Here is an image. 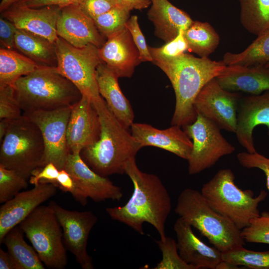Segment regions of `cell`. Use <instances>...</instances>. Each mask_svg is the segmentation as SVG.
Segmentation results:
<instances>
[{"label": "cell", "mask_w": 269, "mask_h": 269, "mask_svg": "<svg viewBox=\"0 0 269 269\" xmlns=\"http://www.w3.org/2000/svg\"><path fill=\"white\" fill-rule=\"evenodd\" d=\"M125 173L131 180L134 190L123 206L107 207L106 211L114 220L122 223L139 234H144L145 223L152 225L163 241L165 223L172 208L169 192L159 177L140 170L135 157L127 163Z\"/></svg>", "instance_id": "obj_1"}, {"label": "cell", "mask_w": 269, "mask_h": 269, "mask_svg": "<svg viewBox=\"0 0 269 269\" xmlns=\"http://www.w3.org/2000/svg\"><path fill=\"white\" fill-rule=\"evenodd\" d=\"M153 62L167 76L175 95V106L171 125L182 127L193 123L197 113L194 103L203 87L225 69L222 60L196 57L183 53L180 55L153 60Z\"/></svg>", "instance_id": "obj_2"}, {"label": "cell", "mask_w": 269, "mask_h": 269, "mask_svg": "<svg viewBox=\"0 0 269 269\" xmlns=\"http://www.w3.org/2000/svg\"><path fill=\"white\" fill-rule=\"evenodd\" d=\"M92 102L99 116L101 133L96 142L81 151V157L93 171L103 177L123 174L127 163L135 157L141 148L102 97Z\"/></svg>", "instance_id": "obj_3"}, {"label": "cell", "mask_w": 269, "mask_h": 269, "mask_svg": "<svg viewBox=\"0 0 269 269\" xmlns=\"http://www.w3.org/2000/svg\"><path fill=\"white\" fill-rule=\"evenodd\" d=\"M12 86L23 113L73 106L82 96L54 66H40L19 78Z\"/></svg>", "instance_id": "obj_4"}, {"label": "cell", "mask_w": 269, "mask_h": 269, "mask_svg": "<svg viewBox=\"0 0 269 269\" xmlns=\"http://www.w3.org/2000/svg\"><path fill=\"white\" fill-rule=\"evenodd\" d=\"M175 212L222 253L245 245L241 230L215 210L200 191L187 188L179 195Z\"/></svg>", "instance_id": "obj_5"}, {"label": "cell", "mask_w": 269, "mask_h": 269, "mask_svg": "<svg viewBox=\"0 0 269 269\" xmlns=\"http://www.w3.org/2000/svg\"><path fill=\"white\" fill-rule=\"evenodd\" d=\"M235 179L231 169H221L203 185L200 192L215 210L242 230L253 219L260 216L259 205L266 199L268 193L262 190L254 197L252 190L241 189Z\"/></svg>", "instance_id": "obj_6"}, {"label": "cell", "mask_w": 269, "mask_h": 269, "mask_svg": "<svg viewBox=\"0 0 269 269\" xmlns=\"http://www.w3.org/2000/svg\"><path fill=\"white\" fill-rule=\"evenodd\" d=\"M0 143V165L27 179L40 167L44 153L43 137L38 126L26 116L11 120Z\"/></svg>", "instance_id": "obj_7"}, {"label": "cell", "mask_w": 269, "mask_h": 269, "mask_svg": "<svg viewBox=\"0 0 269 269\" xmlns=\"http://www.w3.org/2000/svg\"><path fill=\"white\" fill-rule=\"evenodd\" d=\"M18 226L46 267H66L68 259L62 228L50 204L39 206Z\"/></svg>", "instance_id": "obj_8"}, {"label": "cell", "mask_w": 269, "mask_h": 269, "mask_svg": "<svg viewBox=\"0 0 269 269\" xmlns=\"http://www.w3.org/2000/svg\"><path fill=\"white\" fill-rule=\"evenodd\" d=\"M58 72L71 82L82 95L92 101L101 97L96 78V70L103 61L98 48L90 44L82 48L71 45L58 37L55 42Z\"/></svg>", "instance_id": "obj_9"}, {"label": "cell", "mask_w": 269, "mask_h": 269, "mask_svg": "<svg viewBox=\"0 0 269 269\" xmlns=\"http://www.w3.org/2000/svg\"><path fill=\"white\" fill-rule=\"evenodd\" d=\"M195 121L182 127L192 140L193 147L187 160L190 175L199 173L215 165L223 156L233 153L235 147L221 133L213 122L197 113Z\"/></svg>", "instance_id": "obj_10"}, {"label": "cell", "mask_w": 269, "mask_h": 269, "mask_svg": "<svg viewBox=\"0 0 269 269\" xmlns=\"http://www.w3.org/2000/svg\"><path fill=\"white\" fill-rule=\"evenodd\" d=\"M73 106L23 113L38 126L43 137L44 153L39 168L51 162L59 170L64 169L70 153L67 129Z\"/></svg>", "instance_id": "obj_11"}, {"label": "cell", "mask_w": 269, "mask_h": 269, "mask_svg": "<svg viewBox=\"0 0 269 269\" xmlns=\"http://www.w3.org/2000/svg\"><path fill=\"white\" fill-rule=\"evenodd\" d=\"M241 97L236 92L223 88L215 78L203 87L194 106L197 113L213 122L221 130L235 133Z\"/></svg>", "instance_id": "obj_12"}, {"label": "cell", "mask_w": 269, "mask_h": 269, "mask_svg": "<svg viewBox=\"0 0 269 269\" xmlns=\"http://www.w3.org/2000/svg\"><path fill=\"white\" fill-rule=\"evenodd\" d=\"M53 208L62 228L64 245L75 257L83 269L94 268L92 258L87 252L89 234L98 221L90 211H71L54 201L49 204Z\"/></svg>", "instance_id": "obj_13"}, {"label": "cell", "mask_w": 269, "mask_h": 269, "mask_svg": "<svg viewBox=\"0 0 269 269\" xmlns=\"http://www.w3.org/2000/svg\"><path fill=\"white\" fill-rule=\"evenodd\" d=\"M100 133L97 111L91 99L82 95L73 105L68 121L67 140L70 153H81L99 139Z\"/></svg>", "instance_id": "obj_14"}, {"label": "cell", "mask_w": 269, "mask_h": 269, "mask_svg": "<svg viewBox=\"0 0 269 269\" xmlns=\"http://www.w3.org/2000/svg\"><path fill=\"white\" fill-rule=\"evenodd\" d=\"M50 183H39L32 189L20 191L0 207V244L7 233L19 225L37 207L56 193Z\"/></svg>", "instance_id": "obj_15"}, {"label": "cell", "mask_w": 269, "mask_h": 269, "mask_svg": "<svg viewBox=\"0 0 269 269\" xmlns=\"http://www.w3.org/2000/svg\"><path fill=\"white\" fill-rule=\"evenodd\" d=\"M64 169L86 196L94 201H120L123 196L122 189L108 177L93 171L83 159L81 153H70Z\"/></svg>", "instance_id": "obj_16"}, {"label": "cell", "mask_w": 269, "mask_h": 269, "mask_svg": "<svg viewBox=\"0 0 269 269\" xmlns=\"http://www.w3.org/2000/svg\"><path fill=\"white\" fill-rule=\"evenodd\" d=\"M57 33L58 37L77 48L92 44L99 48L106 41L94 20L77 5L61 8L57 22Z\"/></svg>", "instance_id": "obj_17"}, {"label": "cell", "mask_w": 269, "mask_h": 269, "mask_svg": "<svg viewBox=\"0 0 269 269\" xmlns=\"http://www.w3.org/2000/svg\"><path fill=\"white\" fill-rule=\"evenodd\" d=\"M131 134L140 148L154 146L170 152L188 160L193 142L181 127L177 125L164 130L156 129L150 125L134 123L131 127Z\"/></svg>", "instance_id": "obj_18"}, {"label": "cell", "mask_w": 269, "mask_h": 269, "mask_svg": "<svg viewBox=\"0 0 269 269\" xmlns=\"http://www.w3.org/2000/svg\"><path fill=\"white\" fill-rule=\"evenodd\" d=\"M192 227L180 217L174 224L177 246L181 258L195 269H216L223 261V253L201 241L194 233Z\"/></svg>", "instance_id": "obj_19"}, {"label": "cell", "mask_w": 269, "mask_h": 269, "mask_svg": "<svg viewBox=\"0 0 269 269\" xmlns=\"http://www.w3.org/2000/svg\"><path fill=\"white\" fill-rule=\"evenodd\" d=\"M259 125H265L269 135V91L258 95L241 97L238 110L235 132L239 143L253 153L257 152L253 132Z\"/></svg>", "instance_id": "obj_20"}, {"label": "cell", "mask_w": 269, "mask_h": 269, "mask_svg": "<svg viewBox=\"0 0 269 269\" xmlns=\"http://www.w3.org/2000/svg\"><path fill=\"white\" fill-rule=\"evenodd\" d=\"M61 8L57 6L30 7L14 4L3 12L4 17L18 29L40 35L55 43L57 22Z\"/></svg>", "instance_id": "obj_21"}, {"label": "cell", "mask_w": 269, "mask_h": 269, "mask_svg": "<svg viewBox=\"0 0 269 269\" xmlns=\"http://www.w3.org/2000/svg\"><path fill=\"white\" fill-rule=\"evenodd\" d=\"M102 61L119 77L131 78L141 61L132 35L126 27L108 38L98 49Z\"/></svg>", "instance_id": "obj_22"}, {"label": "cell", "mask_w": 269, "mask_h": 269, "mask_svg": "<svg viewBox=\"0 0 269 269\" xmlns=\"http://www.w3.org/2000/svg\"><path fill=\"white\" fill-rule=\"evenodd\" d=\"M224 89L258 95L269 91V68L265 65H227L216 77Z\"/></svg>", "instance_id": "obj_23"}, {"label": "cell", "mask_w": 269, "mask_h": 269, "mask_svg": "<svg viewBox=\"0 0 269 269\" xmlns=\"http://www.w3.org/2000/svg\"><path fill=\"white\" fill-rule=\"evenodd\" d=\"M96 78L99 93L108 107L119 122L129 129L134 123V115L120 89L119 77L103 62L97 67Z\"/></svg>", "instance_id": "obj_24"}, {"label": "cell", "mask_w": 269, "mask_h": 269, "mask_svg": "<svg viewBox=\"0 0 269 269\" xmlns=\"http://www.w3.org/2000/svg\"><path fill=\"white\" fill-rule=\"evenodd\" d=\"M148 19L153 23L154 34L165 43L174 39L193 22L184 11L176 7L168 0H151Z\"/></svg>", "instance_id": "obj_25"}, {"label": "cell", "mask_w": 269, "mask_h": 269, "mask_svg": "<svg viewBox=\"0 0 269 269\" xmlns=\"http://www.w3.org/2000/svg\"><path fill=\"white\" fill-rule=\"evenodd\" d=\"M14 47L40 66H57L55 44L44 37L17 28Z\"/></svg>", "instance_id": "obj_26"}, {"label": "cell", "mask_w": 269, "mask_h": 269, "mask_svg": "<svg viewBox=\"0 0 269 269\" xmlns=\"http://www.w3.org/2000/svg\"><path fill=\"white\" fill-rule=\"evenodd\" d=\"M40 66L21 53L1 47L0 49V85H12L20 77Z\"/></svg>", "instance_id": "obj_27"}, {"label": "cell", "mask_w": 269, "mask_h": 269, "mask_svg": "<svg viewBox=\"0 0 269 269\" xmlns=\"http://www.w3.org/2000/svg\"><path fill=\"white\" fill-rule=\"evenodd\" d=\"M188 50L200 57H208L217 48L220 36L207 22L193 21L184 31Z\"/></svg>", "instance_id": "obj_28"}, {"label": "cell", "mask_w": 269, "mask_h": 269, "mask_svg": "<svg viewBox=\"0 0 269 269\" xmlns=\"http://www.w3.org/2000/svg\"><path fill=\"white\" fill-rule=\"evenodd\" d=\"M24 234L18 225L7 233L2 244L6 246L20 269H44L45 266L35 249L25 241Z\"/></svg>", "instance_id": "obj_29"}, {"label": "cell", "mask_w": 269, "mask_h": 269, "mask_svg": "<svg viewBox=\"0 0 269 269\" xmlns=\"http://www.w3.org/2000/svg\"><path fill=\"white\" fill-rule=\"evenodd\" d=\"M257 36L242 52H226L223 56V62L226 65L246 66L265 65L269 63V30Z\"/></svg>", "instance_id": "obj_30"}, {"label": "cell", "mask_w": 269, "mask_h": 269, "mask_svg": "<svg viewBox=\"0 0 269 269\" xmlns=\"http://www.w3.org/2000/svg\"><path fill=\"white\" fill-rule=\"evenodd\" d=\"M240 21L250 33L258 36L269 30V0H239Z\"/></svg>", "instance_id": "obj_31"}, {"label": "cell", "mask_w": 269, "mask_h": 269, "mask_svg": "<svg viewBox=\"0 0 269 269\" xmlns=\"http://www.w3.org/2000/svg\"><path fill=\"white\" fill-rule=\"evenodd\" d=\"M223 261L251 269H269V250L257 252L244 246L223 253Z\"/></svg>", "instance_id": "obj_32"}, {"label": "cell", "mask_w": 269, "mask_h": 269, "mask_svg": "<svg viewBox=\"0 0 269 269\" xmlns=\"http://www.w3.org/2000/svg\"><path fill=\"white\" fill-rule=\"evenodd\" d=\"M130 15V11L117 5L93 20L99 32L107 39L126 27Z\"/></svg>", "instance_id": "obj_33"}, {"label": "cell", "mask_w": 269, "mask_h": 269, "mask_svg": "<svg viewBox=\"0 0 269 269\" xmlns=\"http://www.w3.org/2000/svg\"><path fill=\"white\" fill-rule=\"evenodd\" d=\"M27 179L0 164V203L12 199L28 186Z\"/></svg>", "instance_id": "obj_34"}, {"label": "cell", "mask_w": 269, "mask_h": 269, "mask_svg": "<svg viewBox=\"0 0 269 269\" xmlns=\"http://www.w3.org/2000/svg\"><path fill=\"white\" fill-rule=\"evenodd\" d=\"M161 252L162 259L154 269H195L181 258L178 251L176 241L166 236L164 240L156 241Z\"/></svg>", "instance_id": "obj_35"}, {"label": "cell", "mask_w": 269, "mask_h": 269, "mask_svg": "<svg viewBox=\"0 0 269 269\" xmlns=\"http://www.w3.org/2000/svg\"><path fill=\"white\" fill-rule=\"evenodd\" d=\"M245 242L269 244V212L264 211L241 230Z\"/></svg>", "instance_id": "obj_36"}, {"label": "cell", "mask_w": 269, "mask_h": 269, "mask_svg": "<svg viewBox=\"0 0 269 269\" xmlns=\"http://www.w3.org/2000/svg\"><path fill=\"white\" fill-rule=\"evenodd\" d=\"M21 111L13 87L0 85V119H17L22 115Z\"/></svg>", "instance_id": "obj_37"}, {"label": "cell", "mask_w": 269, "mask_h": 269, "mask_svg": "<svg viewBox=\"0 0 269 269\" xmlns=\"http://www.w3.org/2000/svg\"><path fill=\"white\" fill-rule=\"evenodd\" d=\"M148 49L153 60L175 57L184 53L188 50V47L184 36V30H181L174 39L163 46L160 47L148 46Z\"/></svg>", "instance_id": "obj_38"}, {"label": "cell", "mask_w": 269, "mask_h": 269, "mask_svg": "<svg viewBox=\"0 0 269 269\" xmlns=\"http://www.w3.org/2000/svg\"><path fill=\"white\" fill-rule=\"evenodd\" d=\"M126 27L130 32L133 41L139 51L140 61L152 62L153 59L149 52L148 46L139 26L137 16H131L126 23Z\"/></svg>", "instance_id": "obj_39"}, {"label": "cell", "mask_w": 269, "mask_h": 269, "mask_svg": "<svg viewBox=\"0 0 269 269\" xmlns=\"http://www.w3.org/2000/svg\"><path fill=\"white\" fill-rule=\"evenodd\" d=\"M57 188L71 194L74 199L83 206L87 204L88 197L77 186L76 182L64 169L59 170L56 182L54 184Z\"/></svg>", "instance_id": "obj_40"}, {"label": "cell", "mask_w": 269, "mask_h": 269, "mask_svg": "<svg viewBox=\"0 0 269 269\" xmlns=\"http://www.w3.org/2000/svg\"><path fill=\"white\" fill-rule=\"evenodd\" d=\"M240 164L247 168H256L264 172L266 177V185L269 191V158L257 152L251 153L242 152L237 155Z\"/></svg>", "instance_id": "obj_41"}, {"label": "cell", "mask_w": 269, "mask_h": 269, "mask_svg": "<svg viewBox=\"0 0 269 269\" xmlns=\"http://www.w3.org/2000/svg\"><path fill=\"white\" fill-rule=\"evenodd\" d=\"M77 5L86 15L94 19L117 4L115 0H81Z\"/></svg>", "instance_id": "obj_42"}, {"label": "cell", "mask_w": 269, "mask_h": 269, "mask_svg": "<svg viewBox=\"0 0 269 269\" xmlns=\"http://www.w3.org/2000/svg\"><path fill=\"white\" fill-rule=\"evenodd\" d=\"M59 170L53 163L50 162L44 166L34 170L29 178V182L33 185L39 183H50L54 184Z\"/></svg>", "instance_id": "obj_43"}, {"label": "cell", "mask_w": 269, "mask_h": 269, "mask_svg": "<svg viewBox=\"0 0 269 269\" xmlns=\"http://www.w3.org/2000/svg\"><path fill=\"white\" fill-rule=\"evenodd\" d=\"M17 28L4 17L0 18V42L2 48L13 49Z\"/></svg>", "instance_id": "obj_44"}, {"label": "cell", "mask_w": 269, "mask_h": 269, "mask_svg": "<svg viewBox=\"0 0 269 269\" xmlns=\"http://www.w3.org/2000/svg\"><path fill=\"white\" fill-rule=\"evenodd\" d=\"M80 0H21L15 4L30 7L57 6L63 8L71 5H77Z\"/></svg>", "instance_id": "obj_45"}, {"label": "cell", "mask_w": 269, "mask_h": 269, "mask_svg": "<svg viewBox=\"0 0 269 269\" xmlns=\"http://www.w3.org/2000/svg\"><path fill=\"white\" fill-rule=\"evenodd\" d=\"M117 6L131 11L134 9H142L151 4V0H115Z\"/></svg>", "instance_id": "obj_46"}, {"label": "cell", "mask_w": 269, "mask_h": 269, "mask_svg": "<svg viewBox=\"0 0 269 269\" xmlns=\"http://www.w3.org/2000/svg\"><path fill=\"white\" fill-rule=\"evenodd\" d=\"M0 269H20L19 265L7 252L0 248Z\"/></svg>", "instance_id": "obj_47"}, {"label": "cell", "mask_w": 269, "mask_h": 269, "mask_svg": "<svg viewBox=\"0 0 269 269\" xmlns=\"http://www.w3.org/2000/svg\"><path fill=\"white\" fill-rule=\"evenodd\" d=\"M11 120L6 119H0V141H2L9 127Z\"/></svg>", "instance_id": "obj_48"}, {"label": "cell", "mask_w": 269, "mask_h": 269, "mask_svg": "<svg viewBox=\"0 0 269 269\" xmlns=\"http://www.w3.org/2000/svg\"><path fill=\"white\" fill-rule=\"evenodd\" d=\"M21 0H1L0 3V11L2 12Z\"/></svg>", "instance_id": "obj_49"}, {"label": "cell", "mask_w": 269, "mask_h": 269, "mask_svg": "<svg viewBox=\"0 0 269 269\" xmlns=\"http://www.w3.org/2000/svg\"><path fill=\"white\" fill-rule=\"evenodd\" d=\"M238 269L240 268L228 262L222 261L217 266L216 269Z\"/></svg>", "instance_id": "obj_50"}, {"label": "cell", "mask_w": 269, "mask_h": 269, "mask_svg": "<svg viewBox=\"0 0 269 269\" xmlns=\"http://www.w3.org/2000/svg\"><path fill=\"white\" fill-rule=\"evenodd\" d=\"M267 67L269 68V63L266 64V65H265Z\"/></svg>", "instance_id": "obj_51"}]
</instances>
